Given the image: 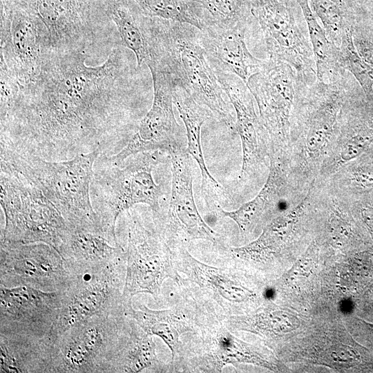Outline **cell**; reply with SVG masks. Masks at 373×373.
Segmentation results:
<instances>
[{"label":"cell","mask_w":373,"mask_h":373,"mask_svg":"<svg viewBox=\"0 0 373 373\" xmlns=\"http://www.w3.org/2000/svg\"><path fill=\"white\" fill-rule=\"evenodd\" d=\"M126 259L88 269L66 266L71 277L59 291L61 307L50 334L53 342L70 327L94 316L124 314Z\"/></svg>","instance_id":"8"},{"label":"cell","mask_w":373,"mask_h":373,"mask_svg":"<svg viewBox=\"0 0 373 373\" xmlns=\"http://www.w3.org/2000/svg\"><path fill=\"white\" fill-rule=\"evenodd\" d=\"M128 216L126 250V276L123 289L124 305L137 294L160 298L163 282L171 278L182 282L175 265L173 252L155 227H146L134 211Z\"/></svg>","instance_id":"10"},{"label":"cell","mask_w":373,"mask_h":373,"mask_svg":"<svg viewBox=\"0 0 373 373\" xmlns=\"http://www.w3.org/2000/svg\"><path fill=\"white\" fill-rule=\"evenodd\" d=\"M108 9L122 45L134 54L139 68L147 66L151 61V17L133 0H110Z\"/></svg>","instance_id":"29"},{"label":"cell","mask_w":373,"mask_h":373,"mask_svg":"<svg viewBox=\"0 0 373 373\" xmlns=\"http://www.w3.org/2000/svg\"><path fill=\"white\" fill-rule=\"evenodd\" d=\"M61 292L0 285V334L50 336L61 307Z\"/></svg>","instance_id":"18"},{"label":"cell","mask_w":373,"mask_h":373,"mask_svg":"<svg viewBox=\"0 0 373 373\" xmlns=\"http://www.w3.org/2000/svg\"><path fill=\"white\" fill-rule=\"evenodd\" d=\"M130 321V330L115 356L110 372L137 373L157 363L153 336L134 320Z\"/></svg>","instance_id":"31"},{"label":"cell","mask_w":373,"mask_h":373,"mask_svg":"<svg viewBox=\"0 0 373 373\" xmlns=\"http://www.w3.org/2000/svg\"><path fill=\"white\" fill-rule=\"evenodd\" d=\"M252 16L265 39L269 60L290 65L296 79L306 84L316 81L315 62L309 39L296 17L297 6L278 0H251Z\"/></svg>","instance_id":"12"},{"label":"cell","mask_w":373,"mask_h":373,"mask_svg":"<svg viewBox=\"0 0 373 373\" xmlns=\"http://www.w3.org/2000/svg\"><path fill=\"white\" fill-rule=\"evenodd\" d=\"M124 314L149 335L160 337L170 349L172 362L182 343L180 336L186 332H196L204 322L196 304L186 312L184 307L179 306L155 310L142 305L139 309H135L131 303L125 308Z\"/></svg>","instance_id":"26"},{"label":"cell","mask_w":373,"mask_h":373,"mask_svg":"<svg viewBox=\"0 0 373 373\" xmlns=\"http://www.w3.org/2000/svg\"><path fill=\"white\" fill-rule=\"evenodd\" d=\"M171 192L166 209L153 214L155 229L173 250L186 247L194 240L220 244L219 234L203 220L197 208L193 191L192 159L186 150L170 154Z\"/></svg>","instance_id":"11"},{"label":"cell","mask_w":373,"mask_h":373,"mask_svg":"<svg viewBox=\"0 0 373 373\" xmlns=\"http://www.w3.org/2000/svg\"><path fill=\"white\" fill-rule=\"evenodd\" d=\"M296 82V73L290 65L268 60L246 83L269 134L271 152L285 153L287 149Z\"/></svg>","instance_id":"16"},{"label":"cell","mask_w":373,"mask_h":373,"mask_svg":"<svg viewBox=\"0 0 373 373\" xmlns=\"http://www.w3.org/2000/svg\"><path fill=\"white\" fill-rule=\"evenodd\" d=\"M296 1L307 27L317 80L324 83L337 82L347 73L341 61L339 46L329 39L325 29L312 11L308 1Z\"/></svg>","instance_id":"30"},{"label":"cell","mask_w":373,"mask_h":373,"mask_svg":"<svg viewBox=\"0 0 373 373\" xmlns=\"http://www.w3.org/2000/svg\"><path fill=\"white\" fill-rule=\"evenodd\" d=\"M151 61L183 88L198 104L209 108L232 134L236 131L233 112L200 40L199 30L187 23L151 17Z\"/></svg>","instance_id":"4"},{"label":"cell","mask_w":373,"mask_h":373,"mask_svg":"<svg viewBox=\"0 0 373 373\" xmlns=\"http://www.w3.org/2000/svg\"><path fill=\"white\" fill-rule=\"evenodd\" d=\"M205 27L216 25L230 28L247 24L252 15L251 0H200ZM204 27V28H205Z\"/></svg>","instance_id":"35"},{"label":"cell","mask_w":373,"mask_h":373,"mask_svg":"<svg viewBox=\"0 0 373 373\" xmlns=\"http://www.w3.org/2000/svg\"><path fill=\"white\" fill-rule=\"evenodd\" d=\"M373 327V325H370Z\"/></svg>","instance_id":"41"},{"label":"cell","mask_w":373,"mask_h":373,"mask_svg":"<svg viewBox=\"0 0 373 373\" xmlns=\"http://www.w3.org/2000/svg\"><path fill=\"white\" fill-rule=\"evenodd\" d=\"M58 252L68 267L80 269L103 267L126 258V250L105 232L72 227Z\"/></svg>","instance_id":"27"},{"label":"cell","mask_w":373,"mask_h":373,"mask_svg":"<svg viewBox=\"0 0 373 373\" xmlns=\"http://www.w3.org/2000/svg\"><path fill=\"white\" fill-rule=\"evenodd\" d=\"M5 1L32 19L44 54L77 51L99 61L122 46L109 0Z\"/></svg>","instance_id":"2"},{"label":"cell","mask_w":373,"mask_h":373,"mask_svg":"<svg viewBox=\"0 0 373 373\" xmlns=\"http://www.w3.org/2000/svg\"><path fill=\"white\" fill-rule=\"evenodd\" d=\"M130 51L118 46L96 66L81 52L44 54L37 75L1 115V140L52 161L115 145L137 127L147 91Z\"/></svg>","instance_id":"1"},{"label":"cell","mask_w":373,"mask_h":373,"mask_svg":"<svg viewBox=\"0 0 373 373\" xmlns=\"http://www.w3.org/2000/svg\"><path fill=\"white\" fill-rule=\"evenodd\" d=\"M312 184L306 195L290 209L273 218L255 240L240 247H232L233 259L256 262H265L281 251L292 238L300 221L312 206Z\"/></svg>","instance_id":"25"},{"label":"cell","mask_w":373,"mask_h":373,"mask_svg":"<svg viewBox=\"0 0 373 373\" xmlns=\"http://www.w3.org/2000/svg\"><path fill=\"white\" fill-rule=\"evenodd\" d=\"M195 334L186 345L182 343L175 357L180 358L181 371L222 372L227 365L242 363L271 367L256 348L233 336L219 316L205 321Z\"/></svg>","instance_id":"15"},{"label":"cell","mask_w":373,"mask_h":373,"mask_svg":"<svg viewBox=\"0 0 373 373\" xmlns=\"http://www.w3.org/2000/svg\"><path fill=\"white\" fill-rule=\"evenodd\" d=\"M1 1V60L22 86L37 75L44 54L30 16L4 0Z\"/></svg>","instance_id":"21"},{"label":"cell","mask_w":373,"mask_h":373,"mask_svg":"<svg viewBox=\"0 0 373 373\" xmlns=\"http://www.w3.org/2000/svg\"><path fill=\"white\" fill-rule=\"evenodd\" d=\"M309 190V189H308ZM292 177L285 155L271 152L268 174L262 189L251 200L233 211L219 209L218 214L233 220L245 236L258 227L262 229L277 215L284 201L299 202L307 193Z\"/></svg>","instance_id":"19"},{"label":"cell","mask_w":373,"mask_h":373,"mask_svg":"<svg viewBox=\"0 0 373 373\" xmlns=\"http://www.w3.org/2000/svg\"><path fill=\"white\" fill-rule=\"evenodd\" d=\"M348 73L333 83L316 79L309 84L296 79L284 154L291 175L306 189L318 176L338 113L353 87Z\"/></svg>","instance_id":"3"},{"label":"cell","mask_w":373,"mask_h":373,"mask_svg":"<svg viewBox=\"0 0 373 373\" xmlns=\"http://www.w3.org/2000/svg\"><path fill=\"white\" fill-rule=\"evenodd\" d=\"M131 327L125 314L94 316L54 341L50 372L108 373Z\"/></svg>","instance_id":"9"},{"label":"cell","mask_w":373,"mask_h":373,"mask_svg":"<svg viewBox=\"0 0 373 373\" xmlns=\"http://www.w3.org/2000/svg\"><path fill=\"white\" fill-rule=\"evenodd\" d=\"M53 354L54 343L50 336L0 334L1 373L50 372Z\"/></svg>","instance_id":"28"},{"label":"cell","mask_w":373,"mask_h":373,"mask_svg":"<svg viewBox=\"0 0 373 373\" xmlns=\"http://www.w3.org/2000/svg\"><path fill=\"white\" fill-rule=\"evenodd\" d=\"M173 252L177 271L217 304L224 312L222 318L231 314L236 305L256 298V294L230 271L197 260L185 247L175 249Z\"/></svg>","instance_id":"22"},{"label":"cell","mask_w":373,"mask_h":373,"mask_svg":"<svg viewBox=\"0 0 373 373\" xmlns=\"http://www.w3.org/2000/svg\"><path fill=\"white\" fill-rule=\"evenodd\" d=\"M173 102L180 113L185 128L186 151L195 160L201 172V193L207 207L216 212L222 208L228 199L226 190L208 170L201 142V128L211 117V111L198 104L183 88L175 86Z\"/></svg>","instance_id":"24"},{"label":"cell","mask_w":373,"mask_h":373,"mask_svg":"<svg viewBox=\"0 0 373 373\" xmlns=\"http://www.w3.org/2000/svg\"><path fill=\"white\" fill-rule=\"evenodd\" d=\"M0 152L1 166L18 173L40 189L70 227L105 232L90 196L94 165L102 151L52 161L19 151L1 140Z\"/></svg>","instance_id":"5"},{"label":"cell","mask_w":373,"mask_h":373,"mask_svg":"<svg viewBox=\"0 0 373 373\" xmlns=\"http://www.w3.org/2000/svg\"><path fill=\"white\" fill-rule=\"evenodd\" d=\"M330 189L344 196L358 195L373 189V149L342 166L324 181Z\"/></svg>","instance_id":"32"},{"label":"cell","mask_w":373,"mask_h":373,"mask_svg":"<svg viewBox=\"0 0 373 373\" xmlns=\"http://www.w3.org/2000/svg\"><path fill=\"white\" fill-rule=\"evenodd\" d=\"M153 86L151 108L142 118L125 146L117 153L104 160L121 166L131 156L150 151H163L169 154L186 150L181 128L173 108L174 86L168 74L156 64L148 66Z\"/></svg>","instance_id":"13"},{"label":"cell","mask_w":373,"mask_h":373,"mask_svg":"<svg viewBox=\"0 0 373 373\" xmlns=\"http://www.w3.org/2000/svg\"><path fill=\"white\" fill-rule=\"evenodd\" d=\"M70 277L64 258L52 246L1 240L0 285L58 291L66 287Z\"/></svg>","instance_id":"14"},{"label":"cell","mask_w":373,"mask_h":373,"mask_svg":"<svg viewBox=\"0 0 373 373\" xmlns=\"http://www.w3.org/2000/svg\"><path fill=\"white\" fill-rule=\"evenodd\" d=\"M329 39L340 46L343 32L352 28L356 0H307Z\"/></svg>","instance_id":"34"},{"label":"cell","mask_w":373,"mask_h":373,"mask_svg":"<svg viewBox=\"0 0 373 373\" xmlns=\"http://www.w3.org/2000/svg\"><path fill=\"white\" fill-rule=\"evenodd\" d=\"M354 91L352 87L338 113L318 180L328 179L373 142V106L359 99Z\"/></svg>","instance_id":"20"},{"label":"cell","mask_w":373,"mask_h":373,"mask_svg":"<svg viewBox=\"0 0 373 373\" xmlns=\"http://www.w3.org/2000/svg\"><path fill=\"white\" fill-rule=\"evenodd\" d=\"M247 25L230 28L208 25L199 30L200 42L213 70L235 75L245 84L265 62L249 50L245 38Z\"/></svg>","instance_id":"23"},{"label":"cell","mask_w":373,"mask_h":373,"mask_svg":"<svg viewBox=\"0 0 373 373\" xmlns=\"http://www.w3.org/2000/svg\"><path fill=\"white\" fill-rule=\"evenodd\" d=\"M339 48L343 68L354 76L367 101L373 104V66L365 61L356 50L352 28H347L343 32Z\"/></svg>","instance_id":"36"},{"label":"cell","mask_w":373,"mask_h":373,"mask_svg":"<svg viewBox=\"0 0 373 373\" xmlns=\"http://www.w3.org/2000/svg\"><path fill=\"white\" fill-rule=\"evenodd\" d=\"M330 358L336 365L348 366L358 362L360 356L358 353L352 347L348 346H341L340 347L332 348L329 352Z\"/></svg>","instance_id":"39"},{"label":"cell","mask_w":373,"mask_h":373,"mask_svg":"<svg viewBox=\"0 0 373 373\" xmlns=\"http://www.w3.org/2000/svg\"><path fill=\"white\" fill-rule=\"evenodd\" d=\"M19 84L1 60V115L5 114L17 97Z\"/></svg>","instance_id":"37"},{"label":"cell","mask_w":373,"mask_h":373,"mask_svg":"<svg viewBox=\"0 0 373 373\" xmlns=\"http://www.w3.org/2000/svg\"><path fill=\"white\" fill-rule=\"evenodd\" d=\"M151 17L189 24L199 30L205 27L200 0H133Z\"/></svg>","instance_id":"33"},{"label":"cell","mask_w":373,"mask_h":373,"mask_svg":"<svg viewBox=\"0 0 373 373\" xmlns=\"http://www.w3.org/2000/svg\"><path fill=\"white\" fill-rule=\"evenodd\" d=\"M283 4L288 6H297L298 3L296 0H278Z\"/></svg>","instance_id":"40"},{"label":"cell","mask_w":373,"mask_h":373,"mask_svg":"<svg viewBox=\"0 0 373 373\" xmlns=\"http://www.w3.org/2000/svg\"><path fill=\"white\" fill-rule=\"evenodd\" d=\"M170 155L163 151L139 153L128 157L122 166L111 164L94 173L90 188L91 201L104 231L117 240L118 216L137 204H144L152 213L160 211L163 195L152 171Z\"/></svg>","instance_id":"6"},{"label":"cell","mask_w":373,"mask_h":373,"mask_svg":"<svg viewBox=\"0 0 373 373\" xmlns=\"http://www.w3.org/2000/svg\"><path fill=\"white\" fill-rule=\"evenodd\" d=\"M214 72L236 113V131L240 138L242 149V166L237 186L242 190L260 179L264 171H269L267 161L269 162L271 142L247 84L235 75Z\"/></svg>","instance_id":"17"},{"label":"cell","mask_w":373,"mask_h":373,"mask_svg":"<svg viewBox=\"0 0 373 373\" xmlns=\"http://www.w3.org/2000/svg\"><path fill=\"white\" fill-rule=\"evenodd\" d=\"M1 206L5 224L1 240L46 243L57 251L70 227L40 189L18 173L1 166Z\"/></svg>","instance_id":"7"},{"label":"cell","mask_w":373,"mask_h":373,"mask_svg":"<svg viewBox=\"0 0 373 373\" xmlns=\"http://www.w3.org/2000/svg\"><path fill=\"white\" fill-rule=\"evenodd\" d=\"M318 254L317 242L313 240L307 249L300 259L298 260L294 268L293 273L298 275H304L311 271L316 262Z\"/></svg>","instance_id":"38"}]
</instances>
